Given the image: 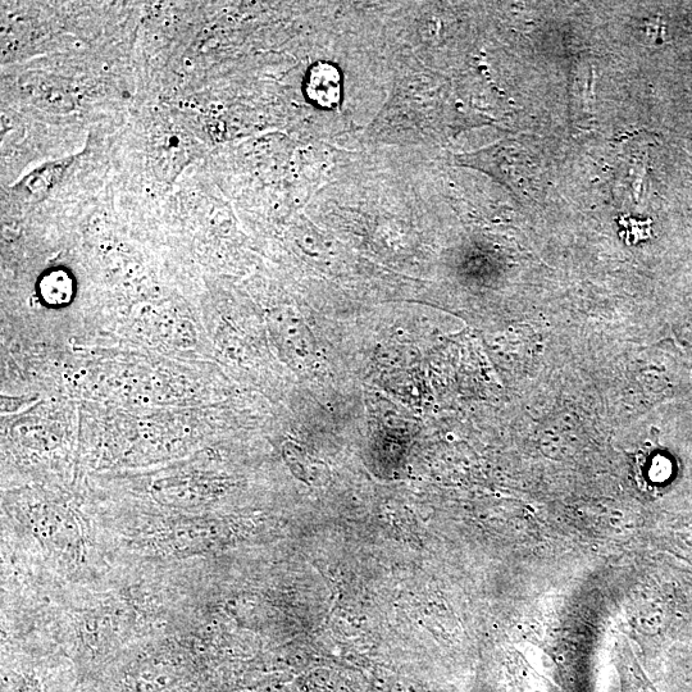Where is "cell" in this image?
Here are the masks:
<instances>
[{"instance_id":"obj_2","label":"cell","mask_w":692,"mask_h":692,"mask_svg":"<svg viewBox=\"0 0 692 692\" xmlns=\"http://www.w3.org/2000/svg\"><path fill=\"white\" fill-rule=\"evenodd\" d=\"M39 289L48 304L65 305L70 303L74 295V280L65 270H52L40 280Z\"/></svg>"},{"instance_id":"obj_1","label":"cell","mask_w":692,"mask_h":692,"mask_svg":"<svg viewBox=\"0 0 692 692\" xmlns=\"http://www.w3.org/2000/svg\"><path fill=\"white\" fill-rule=\"evenodd\" d=\"M308 93L317 104L332 107L340 94L338 72L329 65L317 66L309 76Z\"/></svg>"}]
</instances>
